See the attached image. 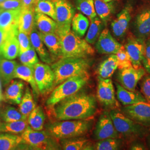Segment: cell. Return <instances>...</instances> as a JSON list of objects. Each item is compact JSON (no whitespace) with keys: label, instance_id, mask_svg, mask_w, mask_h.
Returning <instances> with one entry per match:
<instances>
[{"label":"cell","instance_id":"obj_44","mask_svg":"<svg viewBox=\"0 0 150 150\" xmlns=\"http://www.w3.org/2000/svg\"><path fill=\"white\" fill-rule=\"evenodd\" d=\"M0 8L4 10H21L22 0H5L0 4Z\"/></svg>","mask_w":150,"mask_h":150},{"label":"cell","instance_id":"obj_37","mask_svg":"<svg viewBox=\"0 0 150 150\" xmlns=\"http://www.w3.org/2000/svg\"><path fill=\"white\" fill-rule=\"evenodd\" d=\"M34 10L36 12L45 14L56 20V11L54 3L51 0H39L35 2Z\"/></svg>","mask_w":150,"mask_h":150},{"label":"cell","instance_id":"obj_34","mask_svg":"<svg viewBox=\"0 0 150 150\" xmlns=\"http://www.w3.org/2000/svg\"><path fill=\"white\" fill-rule=\"evenodd\" d=\"M28 126L27 120L9 122H0V132L20 134L26 129Z\"/></svg>","mask_w":150,"mask_h":150},{"label":"cell","instance_id":"obj_18","mask_svg":"<svg viewBox=\"0 0 150 150\" xmlns=\"http://www.w3.org/2000/svg\"><path fill=\"white\" fill-rule=\"evenodd\" d=\"M131 7L129 6H126L111 22V28L115 36L121 38L126 32L131 18Z\"/></svg>","mask_w":150,"mask_h":150},{"label":"cell","instance_id":"obj_47","mask_svg":"<svg viewBox=\"0 0 150 150\" xmlns=\"http://www.w3.org/2000/svg\"><path fill=\"white\" fill-rule=\"evenodd\" d=\"M10 35L4 30L0 28V48Z\"/></svg>","mask_w":150,"mask_h":150},{"label":"cell","instance_id":"obj_12","mask_svg":"<svg viewBox=\"0 0 150 150\" xmlns=\"http://www.w3.org/2000/svg\"><path fill=\"white\" fill-rule=\"evenodd\" d=\"M97 97L99 101L106 106L112 107L117 104L113 82L110 78L103 79L98 76Z\"/></svg>","mask_w":150,"mask_h":150},{"label":"cell","instance_id":"obj_19","mask_svg":"<svg viewBox=\"0 0 150 150\" xmlns=\"http://www.w3.org/2000/svg\"><path fill=\"white\" fill-rule=\"evenodd\" d=\"M134 33L137 38L145 41L150 36V8L136 16L134 22Z\"/></svg>","mask_w":150,"mask_h":150},{"label":"cell","instance_id":"obj_30","mask_svg":"<svg viewBox=\"0 0 150 150\" xmlns=\"http://www.w3.org/2000/svg\"><path fill=\"white\" fill-rule=\"evenodd\" d=\"M90 22L87 16L82 13H77L74 16L71 27V30L79 37L83 38L89 27Z\"/></svg>","mask_w":150,"mask_h":150},{"label":"cell","instance_id":"obj_27","mask_svg":"<svg viewBox=\"0 0 150 150\" xmlns=\"http://www.w3.org/2000/svg\"><path fill=\"white\" fill-rule=\"evenodd\" d=\"M18 64L13 60L2 59L0 61V79L4 85L8 84L15 79Z\"/></svg>","mask_w":150,"mask_h":150},{"label":"cell","instance_id":"obj_39","mask_svg":"<svg viewBox=\"0 0 150 150\" xmlns=\"http://www.w3.org/2000/svg\"><path fill=\"white\" fill-rule=\"evenodd\" d=\"M62 139V146L64 150H88V141L84 139Z\"/></svg>","mask_w":150,"mask_h":150},{"label":"cell","instance_id":"obj_14","mask_svg":"<svg viewBox=\"0 0 150 150\" xmlns=\"http://www.w3.org/2000/svg\"><path fill=\"white\" fill-rule=\"evenodd\" d=\"M94 136L97 140L116 139L118 137V132L114 127L110 113L105 112L100 116L97 123Z\"/></svg>","mask_w":150,"mask_h":150},{"label":"cell","instance_id":"obj_23","mask_svg":"<svg viewBox=\"0 0 150 150\" xmlns=\"http://www.w3.org/2000/svg\"><path fill=\"white\" fill-rule=\"evenodd\" d=\"M35 26L34 8H22L18 22V31L30 35Z\"/></svg>","mask_w":150,"mask_h":150},{"label":"cell","instance_id":"obj_36","mask_svg":"<svg viewBox=\"0 0 150 150\" xmlns=\"http://www.w3.org/2000/svg\"><path fill=\"white\" fill-rule=\"evenodd\" d=\"M75 7L92 20L97 16L93 0H73Z\"/></svg>","mask_w":150,"mask_h":150},{"label":"cell","instance_id":"obj_17","mask_svg":"<svg viewBox=\"0 0 150 150\" xmlns=\"http://www.w3.org/2000/svg\"><path fill=\"white\" fill-rule=\"evenodd\" d=\"M30 38L32 47L35 49L40 59L43 63L50 64L52 63V57L50 52L46 48V46L40 37L39 31H38L35 25L30 34Z\"/></svg>","mask_w":150,"mask_h":150},{"label":"cell","instance_id":"obj_54","mask_svg":"<svg viewBox=\"0 0 150 150\" xmlns=\"http://www.w3.org/2000/svg\"><path fill=\"white\" fill-rule=\"evenodd\" d=\"M39 1V0H35V2H37V1Z\"/></svg>","mask_w":150,"mask_h":150},{"label":"cell","instance_id":"obj_31","mask_svg":"<svg viewBox=\"0 0 150 150\" xmlns=\"http://www.w3.org/2000/svg\"><path fill=\"white\" fill-rule=\"evenodd\" d=\"M45 116L41 106L35 107L27 118L28 126L34 130L41 131L43 129Z\"/></svg>","mask_w":150,"mask_h":150},{"label":"cell","instance_id":"obj_29","mask_svg":"<svg viewBox=\"0 0 150 150\" xmlns=\"http://www.w3.org/2000/svg\"><path fill=\"white\" fill-rule=\"evenodd\" d=\"M117 67L116 55L112 54L99 66L97 72L99 76L101 78L108 79L111 78Z\"/></svg>","mask_w":150,"mask_h":150},{"label":"cell","instance_id":"obj_33","mask_svg":"<svg viewBox=\"0 0 150 150\" xmlns=\"http://www.w3.org/2000/svg\"><path fill=\"white\" fill-rule=\"evenodd\" d=\"M103 22L96 16L91 20V24L87 33L85 41L90 45L95 43L102 31Z\"/></svg>","mask_w":150,"mask_h":150},{"label":"cell","instance_id":"obj_4","mask_svg":"<svg viewBox=\"0 0 150 150\" xmlns=\"http://www.w3.org/2000/svg\"><path fill=\"white\" fill-rule=\"evenodd\" d=\"M91 125L87 119L57 121L48 126L47 132L54 139H69L85 134Z\"/></svg>","mask_w":150,"mask_h":150},{"label":"cell","instance_id":"obj_5","mask_svg":"<svg viewBox=\"0 0 150 150\" xmlns=\"http://www.w3.org/2000/svg\"><path fill=\"white\" fill-rule=\"evenodd\" d=\"M88 74L71 77L61 83L51 93L46 102L48 107H52L59 101L77 93L87 83Z\"/></svg>","mask_w":150,"mask_h":150},{"label":"cell","instance_id":"obj_53","mask_svg":"<svg viewBox=\"0 0 150 150\" xmlns=\"http://www.w3.org/2000/svg\"><path fill=\"white\" fill-rule=\"evenodd\" d=\"M4 11V10H3V9H2V8H0V13H1V12H2V11Z\"/></svg>","mask_w":150,"mask_h":150},{"label":"cell","instance_id":"obj_26","mask_svg":"<svg viewBox=\"0 0 150 150\" xmlns=\"http://www.w3.org/2000/svg\"><path fill=\"white\" fill-rule=\"evenodd\" d=\"M16 35H10L1 47L2 56L5 59L13 60L18 56L20 46Z\"/></svg>","mask_w":150,"mask_h":150},{"label":"cell","instance_id":"obj_43","mask_svg":"<svg viewBox=\"0 0 150 150\" xmlns=\"http://www.w3.org/2000/svg\"><path fill=\"white\" fill-rule=\"evenodd\" d=\"M17 38L20 46V52H23L32 47L30 35L26 33L18 31Z\"/></svg>","mask_w":150,"mask_h":150},{"label":"cell","instance_id":"obj_3","mask_svg":"<svg viewBox=\"0 0 150 150\" xmlns=\"http://www.w3.org/2000/svg\"><path fill=\"white\" fill-rule=\"evenodd\" d=\"M51 67L55 77L54 88L71 77L87 74L89 62L86 58L62 57Z\"/></svg>","mask_w":150,"mask_h":150},{"label":"cell","instance_id":"obj_2","mask_svg":"<svg viewBox=\"0 0 150 150\" xmlns=\"http://www.w3.org/2000/svg\"><path fill=\"white\" fill-rule=\"evenodd\" d=\"M56 33L61 40L62 57L87 58L95 54L90 44L76 35L71 28H57Z\"/></svg>","mask_w":150,"mask_h":150},{"label":"cell","instance_id":"obj_22","mask_svg":"<svg viewBox=\"0 0 150 150\" xmlns=\"http://www.w3.org/2000/svg\"><path fill=\"white\" fill-rule=\"evenodd\" d=\"M15 79H18L28 82L31 86L33 95L36 97L39 95L40 92L34 77L33 67L23 64H17L15 73Z\"/></svg>","mask_w":150,"mask_h":150},{"label":"cell","instance_id":"obj_8","mask_svg":"<svg viewBox=\"0 0 150 150\" xmlns=\"http://www.w3.org/2000/svg\"><path fill=\"white\" fill-rule=\"evenodd\" d=\"M114 127L117 132L125 136L139 134L142 128L133 120L116 110L110 112Z\"/></svg>","mask_w":150,"mask_h":150},{"label":"cell","instance_id":"obj_41","mask_svg":"<svg viewBox=\"0 0 150 150\" xmlns=\"http://www.w3.org/2000/svg\"><path fill=\"white\" fill-rule=\"evenodd\" d=\"M115 54L117 57V69L119 70H122L132 66L129 54H127L124 46H122Z\"/></svg>","mask_w":150,"mask_h":150},{"label":"cell","instance_id":"obj_28","mask_svg":"<svg viewBox=\"0 0 150 150\" xmlns=\"http://www.w3.org/2000/svg\"><path fill=\"white\" fill-rule=\"evenodd\" d=\"M97 15L106 25L112 14L115 6L113 1L105 2L103 0H93Z\"/></svg>","mask_w":150,"mask_h":150},{"label":"cell","instance_id":"obj_7","mask_svg":"<svg viewBox=\"0 0 150 150\" xmlns=\"http://www.w3.org/2000/svg\"><path fill=\"white\" fill-rule=\"evenodd\" d=\"M35 80L41 94H45L54 88V74L51 66L38 62L33 67Z\"/></svg>","mask_w":150,"mask_h":150},{"label":"cell","instance_id":"obj_16","mask_svg":"<svg viewBox=\"0 0 150 150\" xmlns=\"http://www.w3.org/2000/svg\"><path fill=\"white\" fill-rule=\"evenodd\" d=\"M21 10H4L0 13V28L9 35H17Z\"/></svg>","mask_w":150,"mask_h":150},{"label":"cell","instance_id":"obj_1","mask_svg":"<svg viewBox=\"0 0 150 150\" xmlns=\"http://www.w3.org/2000/svg\"><path fill=\"white\" fill-rule=\"evenodd\" d=\"M79 92L64 98L52 107L54 117L57 121L85 120L95 115L97 110L95 98Z\"/></svg>","mask_w":150,"mask_h":150},{"label":"cell","instance_id":"obj_38","mask_svg":"<svg viewBox=\"0 0 150 150\" xmlns=\"http://www.w3.org/2000/svg\"><path fill=\"white\" fill-rule=\"evenodd\" d=\"M1 118L5 122L27 120L22 114L19 110L11 106L6 107L2 111L1 113Z\"/></svg>","mask_w":150,"mask_h":150},{"label":"cell","instance_id":"obj_50","mask_svg":"<svg viewBox=\"0 0 150 150\" xmlns=\"http://www.w3.org/2000/svg\"><path fill=\"white\" fill-rule=\"evenodd\" d=\"M2 52H1V50L0 48V61L2 59Z\"/></svg>","mask_w":150,"mask_h":150},{"label":"cell","instance_id":"obj_46","mask_svg":"<svg viewBox=\"0 0 150 150\" xmlns=\"http://www.w3.org/2000/svg\"><path fill=\"white\" fill-rule=\"evenodd\" d=\"M145 45V54L142 63L146 70L150 74V37L146 40Z\"/></svg>","mask_w":150,"mask_h":150},{"label":"cell","instance_id":"obj_42","mask_svg":"<svg viewBox=\"0 0 150 150\" xmlns=\"http://www.w3.org/2000/svg\"><path fill=\"white\" fill-rule=\"evenodd\" d=\"M119 142L116 139L109 138L101 139L95 145V150H116L119 149Z\"/></svg>","mask_w":150,"mask_h":150},{"label":"cell","instance_id":"obj_6","mask_svg":"<svg viewBox=\"0 0 150 150\" xmlns=\"http://www.w3.org/2000/svg\"><path fill=\"white\" fill-rule=\"evenodd\" d=\"M23 143L38 150H57L54 139L48 132L37 131L28 126L21 135Z\"/></svg>","mask_w":150,"mask_h":150},{"label":"cell","instance_id":"obj_15","mask_svg":"<svg viewBox=\"0 0 150 150\" xmlns=\"http://www.w3.org/2000/svg\"><path fill=\"white\" fill-rule=\"evenodd\" d=\"M122 46L107 28L102 30L96 43L97 51L101 54H116Z\"/></svg>","mask_w":150,"mask_h":150},{"label":"cell","instance_id":"obj_35","mask_svg":"<svg viewBox=\"0 0 150 150\" xmlns=\"http://www.w3.org/2000/svg\"><path fill=\"white\" fill-rule=\"evenodd\" d=\"M35 107V103L33 101L32 92L29 87H27L24 94L23 95L21 101L19 104L18 110L27 119L28 116Z\"/></svg>","mask_w":150,"mask_h":150},{"label":"cell","instance_id":"obj_48","mask_svg":"<svg viewBox=\"0 0 150 150\" xmlns=\"http://www.w3.org/2000/svg\"><path fill=\"white\" fill-rule=\"evenodd\" d=\"M22 8H34L35 0H22Z\"/></svg>","mask_w":150,"mask_h":150},{"label":"cell","instance_id":"obj_10","mask_svg":"<svg viewBox=\"0 0 150 150\" xmlns=\"http://www.w3.org/2000/svg\"><path fill=\"white\" fill-rule=\"evenodd\" d=\"M124 114L135 122L144 126L150 125V102H141L125 106Z\"/></svg>","mask_w":150,"mask_h":150},{"label":"cell","instance_id":"obj_11","mask_svg":"<svg viewBox=\"0 0 150 150\" xmlns=\"http://www.w3.org/2000/svg\"><path fill=\"white\" fill-rule=\"evenodd\" d=\"M146 74L145 69L142 67L136 69L133 66L124 69L118 73V81L121 85L130 91H136L137 83Z\"/></svg>","mask_w":150,"mask_h":150},{"label":"cell","instance_id":"obj_9","mask_svg":"<svg viewBox=\"0 0 150 150\" xmlns=\"http://www.w3.org/2000/svg\"><path fill=\"white\" fill-rule=\"evenodd\" d=\"M54 3L57 28H71L72 20L75 14V7L69 0H51Z\"/></svg>","mask_w":150,"mask_h":150},{"label":"cell","instance_id":"obj_49","mask_svg":"<svg viewBox=\"0 0 150 150\" xmlns=\"http://www.w3.org/2000/svg\"><path fill=\"white\" fill-rule=\"evenodd\" d=\"M131 149L134 150H145V148L142 145H140L139 144H137L132 146Z\"/></svg>","mask_w":150,"mask_h":150},{"label":"cell","instance_id":"obj_21","mask_svg":"<svg viewBox=\"0 0 150 150\" xmlns=\"http://www.w3.org/2000/svg\"><path fill=\"white\" fill-rule=\"evenodd\" d=\"M39 33L43 43L48 49L50 54L52 55V57L59 59L61 58L62 47L59 35L56 32L48 33H43L40 32Z\"/></svg>","mask_w":150,"mask_h":150},{"label":"cell","instance_id":"obj_13","mask_svg":"<svg viewBox=\"0 0 150 150\" xmlns=\"http://www.w3.org/2000/svg\"><path fill=\"white\" fill-rule=\"evenodd\" d=\"M131 61L132 66L138 69L141 67L145 54V41L139 38H131L124 46Z\"/></svg>","mask_w":150,"mask_h":150},{"label":"cell","instance_id":"obj_25","mask_svg":"<svg viewBox=\"0 0 150 150\" xmlns=\"http://www.w3.org/2000/svg\"><path fill=\"white\" fill-rule=\"evenodd\" d=\"M35 25L39 32L43 33L56 32L57 28L56 22L45 14L35 12Z\"/></svg>","mask_w":150,"mask_h":150},{"label":"cell","instance_id":"obj_45","mask_svg":"<svg viewBox=\"0 0 150 150\" xmlns=\"http://www.w3.org/2000/svg\"><path fill=\"white\" fill-rule=\"evenodd\" d=\"M141 90L147 101L150 102V75H146L144 77L141 83Z\"/></svg>","mask_w":150,"mask_h":150},{"label":"cell","instance_id":"obj_51","mask_svg":"<svg viewBox=\"0 0 150 150\" xmlns=\"http://www.w3.org/2000/svg\"><path fill=\"white\" fill-rule=\"evenodd\" d=\"M103 1H104L105 2H111V1H113L114 0H103Z\"/></svg>","mask_w":150,"mask_h":150},{"label":"cell","instance_id":"obj_52","mask_svg":"<svg viewBox=\"0 0 150 150\" xmlns=\"http://www.w3.org/2000/svg\"><path fill=\"white\" fill-rule=\"evenodd\" d=\"M5 0H0V4H1V3H2L4 1H5Z\"/></svg>","mask_w":150,"mask_h":150},{"label":"cell","instance_id":"obj_20","mask_svg":"<svg viewBox=\"0 0 150 150\" xmlns=\"http://www.w3.org/2000/svg\"><path fill=\"white\" fill-rule=\"evenodd\" d=\"M116 86L117 98L124 106L147 101L145 97L139 92L128 90L118 83H116Z\"/></svg>","mask_w":150,"mask_h":150},{"label":"cell","instance_id":"obj_32","mask_svg":"<svg viewBox=\"0 0 150 150\" xmlns=\"http://www.w3.org/2000/svg\"><path fill=\"white\" fill-rule=\"evenodd\" d=\"M21 144L24 143L20 136L9 133L0 134V150H13Z\"/></svg>","mask_w":150,"mask_h":150},{"label":"cell","instance_id":"obj_24","mask_svg":"<svg viewBox=\"0 0 150 150\" xmlns=\"http://www.w3.org/2000/svg\"><path fill=\"white\" fill-rule=\"evenodd\" d=\"M8 84L4 93L6 99L19 105L23 95L24 83L20 80H12Z\"/></svg>","mask_w":150,"mask_h":150},{"label":"cell","instance_id":"obj_40","mask_svg":"<svg viewBox=\"0 0 150 150\" xmlns=\"http://www.w3.org/2000/svg\"><path fill=\"white\" fill-rule=\"evenodd\" d=\"M18 56L21 63L24 65L34 67L39 62L38 54L32 47L25 52H20Z\"/></svg>","mask_w":150,"mask_h":150}]
</instances>
